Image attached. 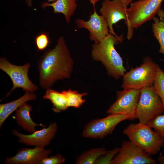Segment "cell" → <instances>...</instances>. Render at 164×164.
I'll return each mask as SVG.
<instances>
[{
  "label": "cell",
  "instance_id": "cell-1",
  "mask_svg": "<svg viewBox=\"0 0 164 164\" xmlns=\"http://www.w3.org/2000/svg\"><path fill=\"white\" fill-rule=\"evenodd\" d=\"M74 63L65 38L60 36L54 47L46 51L38 62L41 87L47 90L56 81L70 77Z\"/></svg>",
  "mask_w": 164,
  "mask_h": 164
},
{
  "label": "cell",
  "instance_id": "cell-2",
  "mask_svg": "<svg viewBox=\"0 0 164 164\" xmlns=\"http://www.w3.org/2000/svg\"><path fill=\"white\" fill-rule=\"evenodd\" d=\"M122 41V35L116 36L109 33L99 43H94L91 50L93 59L100 61L108 75L116 79L123 77L126 71L122 59L114 47L115 45Z\"/></svg>",
  "mask_w": 164,
  "mask_h": 164
},
{
  "label": "cell",
  "instance_id": "cell-3",
  "mask_svg": "<svg viewBox=\"0 0 164 164\" xmlns=\"http://www.w3.org/2000/svg\"><path fill=\"white\" fill-rule=\"evenodd\" d=\"M123 132L130 141L150 155L156 154L164 146L160 136L145 124L131 123Z\"/></svg>",
  "mask_w": 164,
  "mask_h": 164
},
{
  "label": "cell",
  "instance_id": "cell-4",
  "mask_svg": "<svg viewBox=\"0 0 164 164\" xmlns=\"http://www.w3.org/2000/svg\"><path fill=\"white\" fill-rule=\"evenodd\" d=\"M163 0H139L130 4L127 9V38L131 39L134 29H137L145 22L152 19L161 9Z\"/></svg>",
  "mask_w": 164,
  "mask_h": 164
},
{
  "label": "cell",
  "instance_id": "cell-5",
  "mask_svg": "<svg viewBox=\"0 0 164 164\" xmlns=\"http://www.w3.org/2000/svg\"><path fill=\"white\" fill-rule=\"evenodd\" d=\"M139 66L132 68L123 76L121 87L140 90L153 84L158 65L149 57L143 58Z\"/></svg>",
  "mask_w": 164,
  "mask_h": 164
},
{
  "label": "cell",
  "instance_id": "cell-6",
  "mask_svg": "<svg viewBox=\"0 0 164 164\" xmlns=\"http://www.w3.org/2000/svg\"><path fill=\"white\" fill-rule=\"evenodd\" d=\"M141 94L135 114L139 122L146 124L155 117L162 114L164 106L152 85L140 90Z\"/></svg>",
  "mask_w": 164,
  "mask_h": 164
},
{
  "label": "cell",
  "instance_id": "cell-7",
  "mask_svg": "<svg viewBox=\"0 0 164 164\" xmlns=\"http://www.w3.org/2000/svg\"><path fill=\"white\" fill-rule=\"evenodd\" d=\"M136 118L135 114H109L102 118H96L86 124L82 135L84 138H102L111 134L116 126L122 121Z\"/></svg>",
  "mask_w": 164,
  "mask_h": 164
},
{
  "label": "cell",
  "instance_id": "cell-8",
  "mask_svg": "<svg viewBox=\"0 0 164 164\" xmlns=\"http://www.w3.org/2000/svg\"><path fill=\"white\" fill-rule=\"evenodd\" d=\"M30 64L18 66L10 63L5 58H0V69L6 73L12 80L13 86L5 97H8L15 89H22L26 92L33 93L39 88L30 80L28 75Z\"/></svg>",
  "mask_w": 164,
  "mask_h": 164
},
{
  "label": "cell",
  "instance_id": "cell-9",
  "mask_svg": "<svg viewBox=\"0 0 164 164\" xmlns=\"http://www.w3.org/2000/svg\"><path fill=\"white\" fill-rule=\"evenodd\" d=\"M151 155L130 141H124L111 164H156Z\"/></svg>",
  "mask_w": 164,
  "mask_h": 164
},
{
  "label": "cell",
  "instance_id": "cell-10",
  "mask_svg": "<svg viewBox=\"0 0 164 164\" xmlns=\"http://www.w3.org/2000/svg\"><path fill=\"white\" fill-rule=\"evenodd\" d=\"M140 94V90L134 89H124L117 91L116 100L107 110V113L135 114Z\"/></svg>",
  "mask_w": 164,
  "mask_h": 164
},
{
  "label": "cell",
  "instance_id": "cell-11",
  "mask_svg": "<svg viewBox=\"0 0 164 164\" xmlns=\"http://www.w3.org/2000/svg\"><path fill=\"white\" fill-rule=\"evenodd\" d=\"M58 129L56 122L51 123L47 128L43 127L29 135H25L19 132L17 129H13L12 134L19 138L18 142L28 146H34L44 148L50 143L55 137Z\"/></svg>",
  "mask_w": 164,
  "mask_h": 164
},
{
  "label": "cell",
  "instance_id": "cell-12",
  "mask_svg": "<svg viewBox=\"0 0 164 164\" xmlns=\"http://www.w3.org/2000/svg\"><path fill=\"white\" fill-rule=\"evenodd\" d=\"M76 23L78 28H84L88 30L90 38L94 43H99L109 34L106 20L103 15H98L95 8L89 20L86 21L78 19Z\"/></svg>",
  "mask_w": 164,
  "mask_h": 164
},
{
  "label": "cell",
  "instance_id": "cell-13",
  "mask_svg": "<svg viewBox=\"0 0 164 164\" xmlns=\"http://www.w3.org/2000/svg\"><path fill=\"white\" fill-rule=\"evenodd\" d=\"M127 9L118 0H104L100 12L108 22L110 34L118 36L114 31L113 26L122 19L125 23L126 22Z\"/></svg>",
  "mask_w": 164,
  "mask_h": 164
},
{
  "label": "cell",
  "instance_id": "cell-14",
  "mask_svg": "<svg viewBox=\"0 0 164 164\" xmlns=\"http://www.w3.org/2000/svg\"><path fill=\"white\" fill-rule=\"evenodd\" d=\"M52 151L50 149L39 147L22 148L20 149L14 156L6 158L4 162L6 164H39Z\"/></svg>",
  "mask_w": 164,
  "mask_h": 164
},
{
  "label": "cell",
  "instance_id": "cell-15",
  "mask_svg": "<svg viewBox=\"0 0 164 164\" xmlns=\"http://www.w3.org/2000/svg\"><path fill=\"white\" fill-rule=\"evenodd\" d=\"M32 107L25 103L15 111L14 119L18 124L23 129L31 134L36 131V127L42 126L46 127L42 124H37L32 120L30 115V112Z\"/></svg>",
  "mask_w": 164,
  "mask_h": 164
},
{
  "label": "cell",
  "instance_id": "cell-16",
  "mask_svg": "<svg viewBox=\"0 0 164 164\" xmlns=\"http://www.w3.org/2000/svg\"><path fill=\"white\" fill-rule=\"evenodd\" d=\"M49 6L53 8L54 13L63 14L66 22H69L77 8V5L76 0H56L52 2H45L41 5L43 9Z\"/></svg>",
  "mask_w": 164,
  "mask_h": 164
},
{
  "label": "cell",
  "instance_id": "cell-17",
  "mask_svg": "<svg viewBox=\"0 0 164 164\" xmlns=\"http://www.w3.org/2000/svg\"><path fill=\"white\" fill-rule=\"evenodd\" d=\"M36 95L32 92H26L21 97L12 101L0 104V127L7 118L14 111L27 101L35 100Z\"/></svg>",
  "mask_w": 164,
  "mask_h": 164
},
{
  "label": "cell",
  "instance_id": "cell-18",
  "mask_svg": "<svg viewBox=\"0 0 164 164\" xmlns=\"http://www.w3.org/2000/svg\"><path fill=\"white\" fill-rule=\"evenodd\" d=\"M43 98L50 101L53 105L52 110L55 113L64 111L69 108L66 96L63 91L60 92L50 88L47 89Z\"/></svg>",
  "mask_w": 164,
  "mask_h": 164
},
{
  "label": "cell",
  "instance_id": "cell-19",
  "mask_svg": "<svg viewBox=\"0 0 164 164\" xmlns=\"http://www.w3.org/2000/svg\"><path fill=\"white\" fill-rule=\"evenodd\" d=\"M157 14L158 17L155 16L152 19V31L160 45L159 52L164 55V11L160 9Z\"/></svg>",
  "mask_w": 164,
  "mask_h": 164
},
{
  "label": "cell",
  "instance_id": "cell-20",
  "mask_svg": "<svg viewBox=\"0 0 164 164\" xmlns=\"http://www.w3.org/2000/svg\"><path fill=\"white\" fill-rule=\"evenodd\" d=\"M107 151L104 148H92L85 151L77 156L75 164H95L98 158Z\"/></svg>",
  "mask_w": 164,
  "mask_h": 164
},
{
  "label": "cell",
  "instance_id": "cell-21",
  "mask_svg": "<svg viewBox=\"0 0 164 164\" xmlns=\"http://www.w3.org/2000/svg\"><path fill=\"white\" fill-rule=\"evenodd\" d=\"M63 91L66 96L68 107L76 108H80L85 103L86 100L83 98V97L88 94L86 93H79L70 89Z\"/></svg>",
  "mask_w": 164,
  "mask_h": 164
},
{
  "label": "cell",
  "instance_id": "cell-22",
  "mask_svg": "<svg viewBox=\"0 0 164 164\" xmlns=\"http://www.w3.org/2000/svg\"><path fill=\"white\" fill-rule=\"evenodd\" d=\"M146 124L154 129L164 143V114H161L152 118Z\"/></svg>",
  "mask_w": 164,
  "mask_h": 164
},
{
  "label": "cell",
  "instance_id": "cell-23",
  "mask_svg": "<svg viewBox=\"0 0 164 164\" xmlns=\"http://www.w3.org/2000/svg\"><path fill=\"white\" fill-rule=\"evenodd\" d=\"M154 86L164 106V72L158 66Z\"/></svg>",
  "mask_w": 164,
  "mask_h": 164
},
{
  "label": "cell",
  "instance_id": "cell-24",
  "mask_svg": "<svg viewBox=\"0 0 164 164\" xmlns=\"http://www.w3.org/2000/svg\"><path fill=\"white\" fill-rule=\"evenodd\" d=\"M120 149V148H115L111 150H108L105 153L98 158L95 164H111L113 158Z\"/></svg>",
  "mask_w": 164,
  "mask_h": 164
},
{
  "label": "cell",
  "instance_id": "cell-25",
  "mask_svg": "<svg viewBox=\"0 0 164 164\" xmlns=\"http://www.w3.org/2000/svg\"><path fill=\"white\" fill-rule=\"evenodd\" d=\"M35 41L38 51H42L48 46L50 41L48 36L45 32H42L35 37Z\"/></svg>",
  "mask_w": 164,
  "mask_h": 164
},
{
  "label": "cell",
  "instance_id": "cell-26",
  "mask_svg": "<svg viewBox=\"0 0 164 164\" xmlns=\"http://www.w3.org/2000/svg\"><path fill=\"white\" fill-rule=\"evenodd\" d=\"M65 161V159L61 155L58 154L56 155L43 159L39 164H62Z\"/></svg>",
  "mask_w": 164,
  "mask_h": 164
},
{
  "label": "cell",
  "instance_id": "cell-27",
  "mask_svg": "<svg viewBox=\"0 0 164 164\" xmlns=\"http://www.w3.org/2000/svg\"><path fill=\"white\" fill-rule=\"evenodd\" d=\"M120 1L124 6L125 7L126 9L128 5L132 2V0H118Z\"/></svg>",
  "mask_w": 164,
  "mask_h": 164
},
{
  "label": "cell",
  "instance_id": "cell-28",
  "mask_svg": "<svg viewBox=\"0 0 164 164\" xmlns=\"http://www.w3.org/2000/svg\"><path fill=\"white\" fill-rule=\"evenodd\" d=\"M48 2H52L55 1L56 0H47ZM32 0H25V2L27 6L29 7H32Z\"/></svg>",
  "mask_w": 164,
  "mask_h": 164
},
{
  "label": "cell",
  "instance_id": "cell-29",
  "mask_svg": "<svg viewBox=\"0 0 164 164\" xmlns=\"http://www.w3.org/2000/svg\"><path fill=\"white\" fill-rule=\"evenodd\" d=\"M157 160L159 163L161 164H164V155L161 153L159 156Z\"/></svg>",
  "mask_w": 164,
  "mask_h": 164
},
{
  "label": "cell",
  "instance_id": "cell-30",
  "mask_svg": "<svg viewBox=\"0 0 164 164\" xmlns=\"http://www.w3.org/2000/svg\"><path fill=\"white\" fill-rule=\"evenodd\" d=\"M92 4L94 8H95V4L97 2L100 0H88Z\"/></svg>",
  "mask_w": 164,
  "mask_h": 164
}]
</instances>
